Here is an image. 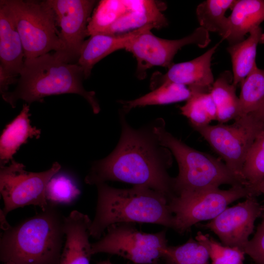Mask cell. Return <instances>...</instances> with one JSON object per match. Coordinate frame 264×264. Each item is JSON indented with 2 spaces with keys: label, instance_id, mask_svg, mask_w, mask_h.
Instances as JSON below:
<instances>
[{
  "label": "cell",
  "instance_id": "836d02e7",
  "mask_svg": "<svg viewBox=\"0 0 264 264\" xmlns=\"http://www.w3.org/2000/svg\"><path fill=\"white\" fill-rule=\"evenodd\" d=\"M97 264H113L110 260H104L97 263Z\"/></svg>",
  "mask_w": 264,
  "mask_h": 264
},
{
  "label": "cell",
  "instance_id": "7c38bea8",
  "mask_svg": "<svg viewBox=\"0 0 264 264\" xmlns=\"http://www.w3.org/2000/svg\"><path fill=\"white\" fill-rule=\"evenodd\" d=\"M53 10L56 24L60 27L59 37L64 49L57 53L68 63L78 61L87 37L90 16L96 3L93 0H47Z\"/></svg>",
  "mask_w": 264,
  "mask_h": 264
},
{
  "label": "cell",
  "instance_id": "4dcf8cb0",
  "mask_svg": "<svg viewBox=\"0 0 264 264\" xmlns=\"http://www.w3.org/2000/svg\"><path fill=\"white\" fill-rule=\"evenodd\" d=\"M243 251L256 264H264V220L258 226L255 235L249 240Z\"/></svg>",
  "mask_w": 264,
  "mask_h": 264
},
{
  "label": "cell",
  "instance_id": "ba28073f",
  "mask_svg": "<svg viewBox=\"0 0 264 264\" xmlns=\"http://www.w3.org/2000/svg\"><path fill=\"white\" fill-rule=\"evenodd\" d=\"M254 196L247 186H232L228 190L210 188L180 193L169 202L174 217V230L183 233L200 221L211 220L231 203Z\"/></svg>",
  "mask_w": 264,
  "mask_h": 264
},
{
  "label": "cell",
  "instance_id": "e0dca14e",
  "mask_svg": "<svg viewBox=\"0 0 264 264\" xmlns=\"http://www.w3.org/2000/svg\"><path fill=\"white\" fill-rule=\"evenodd\" d=\"M231 15L227 17L226 32L223 40L230 45L244 40V36L260 26L264 21V0H236Z\"/></svg>",
  "mask_w": 264,
  "mask_h": 264
},
{
  "label": "cell",
  "instance_id": "6da1fadb",
  "mask_svg": "<svg viewBox=\"0 0 264 264\" xmlns=\"http://www.w3.org/2000/svg\"><path fill=\"white\" fill-rule=\"evenodd\" d=\"M120 114L121 132L113 151L94 162L85 178L86 183L95 185L109 181L148 187L163 194L169 202L176 196L174 177L168 170L173 154L160 144L154 132L155 120L135 129Z\"/></svg>",
  "mask_w": 264,
  "mask_h": 264
},
{
  "label": "cell",
  "instance_id": "7402d4cb",
  "mask_svg": "<svg viewBox=\"0 0 264 264\" xmlns=\"http://www.w3.org/2000/svg\"><path fill=\"white\" fill-rule=\"evenodd\" d=\"M191 95V91L186 86L172 82H166L159 85L152 91L136 99L123 101V112L126 114L132 109L151 105H161L187 101Z\"/></svg>",
  "mask_w": 264,
  "mask_h": 264
},
{
  "label": "cell",
  "instance_id": "277c9868",
  "mask_svg": "<svg viewBox=\"0 0 264 264\" xmlns=\"http://www.w3.org/2000/svg\"><path fill=\"white\" fill-rule=\"evenodd\" d=\"M82 67L69 63L57 53L24 59L23 66L15 89L1 94L2 99L12 108L19 100L28 104L42 102L45 97L66 93L77 94L85 98L94 113L100 111L95 93L87 91L83 85Z\"/></svg>",
  "mask_w": 264,
  "mask_h": 264
},
{
  "label": "cell",
  "instance_id": "83f0119b",
  "mask_svg": "<svg viewBox=\"0 0 264 264\" xmlns=\"http://www.w3.org/2000/svg\"><path fill=\"white\" fill-rule=\"evenodd\" d=\"M124 0H101L95 8L87 26V36L103 34L119 17Z\"/></svg>",
  "mask_w": 264,
  "mask_h": 264
},
{
  "label": "cell",
  "instance_id": "603a6c76",
  "mask_svg": "<svg viewBox=\"0 0 264 264\" xmlns=\"http://www.w3.org/2000/svg\"><path fill=\"white\" fill-rule=\"evenodd\" d=\"M190 91V97L180 109L192 127L194 129L204 127L216 120L217 109L210 92Z\"/></svg>",
  "mask_w": 264,
  "mask_h": 264
},
{
  "label": "cell",
  "instance_id": "f546056e",
  "mask_svg": "<svg viewBox=\"0 0 264 264\" xmlns=\"http://www.w3.org/2000/svg\"><path fill=\"white\" fill-rule=\"evenodd\" d=\"M80 194V189L70 176L58 173L48 183L46 198L49 203L66 204L73 202Z\"/></svg>",
  "mask_w": 264,
  "mask_h": 264
},
{
  "label": "cell",
  "instance_id": "f1b7e54d",
  "mask_svg": "<svg viewBox=\"0 0 264 264\" xmlns=\"http://www.w3.org/2000/svg\"><path fill=\"white\" fill-rule=\"evenodd\" d=\"M196 240L206 248L212 264H243L245 254L242 249L224 245L201 232L198 233Z\"/></svg>",
  "mask_w": 264,
  "mask_h": 264
},
{
  "label": "cell",
  "instance_id": "44dd1931",
  "mask_svg": "<svg viewBox=\"0 0 264 264\" xmlns=\"http://www.w3.org/2000/svg\"><path fill=\"white\" fill-rule=\"evenodd\" d=\"M233 73H221L214 81L210 94L217 109V119L220 123L240 118L239 98L237 87L233 84Z\"/></svg>",
  "mask_w": 264,
  "mask_h": 264
},
{
  "label": "cell",
  "instance_id": "52a82bcc",
  "mask_svg": "<svg viewBox=\"0 0 264 264\" xmlns=\"http://www.w3.org/2000/svg\"><path fill=\"white\" fill-rule=\"evenodd\" d=\"M106 233L91 244L92 255H117L134 264H160L168 247L165 229L154 233L139 230L135 224L111 225Z\"/></svg>",
  "mask_w": 264,
  "mask_h": 264
},
{
  "label": "cell",
  "instance_id": "d6986e66",
  "mask_svg": "<svg viewBox=\"0 0 264 264\" xmlns=\"http://www.w3.org/2000/svg\"><path fill=\"white\" fill-rule=\"evenodd\" d=\"M29 105H23L20 113L2 131L0 138V166L11 162L20 147L29 138H38L41 130L30 124Z\"/></svg>",
  "mask_w": 264,
  "mask_h": 264
},
{
  "label": "cell",
  "instance_id": "ac0fdd59",
  "mask_svg": "<svg viewBox=\"0 0 264 264\" xmlns=\"http://www.w3.org/2000/svg\"><path fill=\"white\" fill-rule=\"evenodd\" d=\"M137 29L117 35L97 34L85 41L81 48L77 64L84 71L85 79H88L94 66L109 54L124 49Z\"/></svg>",
  "mask_w": 264,
  "mask_h": 264
},
{
  "label": "cell",
  "instance_id": "484cf974",
  "mask_svg": "<svg viewBox=\"0 0 264 264\" xmlns=\"http://www.w3.org/2000/svg\"><path fill=\"white\" fill-rule=\"evenodd\" d=\"M168 264H209L206 248L191 238L178 246H168L163 259Z\"/></svg>",
  "mask_w": 264,
  "mask_h": 264
},
{
  "label": "cell",
  "instance_id": "d6a6232c",
  "mask_svg": "<svg viewBox=\"0 0 264 264\" xmlns=\"http://www.w3.org/2000/svg\"><path fill=\"white\" fill-rule=\"evenodd\" d=\"M254 196L263 194L264 196V179L256 185L251 187ZM263 220H264V206L263 207Z\"/></svg>",
  "mask_w": 264,
  "mask_h": 264
},
{
  "label": "cell",
  "instance_id": "8992f818",
  "mask_svg": "<svg viewBox=\"0 0 264 264\" xmlns=\"http://www.w3.org/2000/svg\"><path fill=\"white\" fill-rule=\"evenodd\" d=\"M3 1L20 36L24 59L63 51L55 15L47 0Z\"/></svg>",
  "mask_w": 264,
  "mask_h": 264
},
{
  "label": "cell",
  "instance_id": "4316f807",
  "mask_svg": "<svg viewBox=\"0 0 264 264\" xmlns=\"http://www.w3.org/2000/svg\"><path fill=\"white\" fill-rule=\"evenodd\" d=\"M242 174L250 188L264 179V129L257 136L248 153Z\"/></svg>",
  "mask_w": 264,
  "mask_h": 264
},
{
  "label": "cell",
  "instance_id": "ffe728a7",
  "mask_svg": "<svg viewBox=\"0 0 264 264\" xmlns=\"http://www.w3.org/2000/svg\"><path fill=\"white\" fill-rule=\"evenodd\" d=\"M249 37L227 48L232 64L233 84L236 87L242 83L256 65L257 47L264 43V33L260 26L253 29Z\"/></svg>",
  "mask_w": 264,
  "mask_h": 264
},
{
  "label": "cell",
  "instance_id": "8fae6325",
  "mask_svg": "<svg viewBox=\"0 0 264 264\" xmlns=\"http://www.w3.org/2000/svg\"><path fill=\"white\" fill-rule=\"evenodd\" d=\"M153 28L151 25L139 28L125 48L136 59L139 73L154 66L169 68L173 64L175 55L182 47L195 44L204 48L211 41L209 32L200 26L189 35L178 40L158 37L152 33Z\"/></svg>",
  "mask_w": 264,
  "mask_h": 264
},
{
  "label": "cell",
  "instance_id": "9a60e30c",
  "mask_svg": "<svg viewBox=\"0 0 264 264\" xmlns=\"http://www.w3.org/2000/svg\"><path fill=\"white\" fill-rule=\"evenodd\" d=\"M220 42L202 55L187 62L173 64L167 72L154 79L153 86L169 82L188 86L191 91L210 92L214 79L211 70V60Z\"/></svg>",
  "mask_w": 264,
  "mask_h": 264
},
{
  "label": "cell",
  "instance_id": "5bb4252c",
  "mask_svg": "<svg viewBox=\"0 0 264 264\" xmlns=\"http://www.w3.org/2000/svg\"><path fill=\"white\" fill-rule=\"evenodd\" d=\"M24 53L20 36L8 8L0 1V91H8L17 82L22 70Z\"/></svg>",
  "mask_w": 264,
  "mask_h": 264
},
{
  "label": "cell",
  "instance_id": "5b68a950",
  "mask_svg": "<svg viewBox=\"0 0 264 264\" xmlns=\"http://www.w3.org/2000/svg\"><path fill=\"white\" fill-rule=\"evenodd\" d=\"M154 129L160 144L171 152L177 162L178 174L174 177L176 196L183 192L218 188L223 184L246 186L225 163L193 149L168 132L162 118L155 120Z\"/></svg>",
  "mask_w": 264,
  "mask_h": 264
},
{
  "label": "cell",
  "instance_id": "2e32d148",
  "mask_svg": "<svg viewBox=\"0 0 264 264\" xmlns=\"http://www.w3.org/2000/svg\"><path fill=\"white\" fill-rule=\"evenodd\" d=\"M91 221L87 215L77 210L65 217L66 241L59 264H90L92 256L89 241Z\"/></svg>",
  "mask_w": 264,
  "mask_h": 264
},
{
  "label": "cell",
  "instance_id": "3957f363",
  "mask_svg": "<svg viewBox=\"0 0 264 264\" xmlns=\"http://www.w3.org/2000/svg\"><path fill=\"white\" fill-rule=\"evenodd\" d=\"M95 214L89 228L97 240L111 225L121 223H152L174 229V217L168 198L162 193L142 185L128 189L98 184Z\"/></svg>",
  "mask_w": 264,
  "mask_h": 264
},
{
  "label": "cell",
  "instance_id": "7a4b0ae2",
  "mask_svg": "<svg viewBox=\"0 0 264 264\" xmlns=\"http://www.w3.org/2000/svg\"><path fill=\"white\" fill-rule=\"evenodd\" d=\"M65 216L55 205L12 226L0 220V260L3 264H59Z\"/></svg>",
  "mask_w": 264,
  "mask_h": 264
},
{
  "label": "cell",
  "instance_id": "d4e9b609",
  "mask_svg": "<svg viewBox=\"0 0 264 264\" xmlns=\"http://www.w3.org/2000/svg\"><path fill=\"white\" fill-rule=\"evenodd\" d=\"M241 86L240 117L253 111L264 100V69L255 65Z\"/></svg>",
  "mask_w": 264,
  "mask_h": 264
},
{
  "label": "cell",
  "instance_id": "cb8c5ba5",
  "mask_svg": "<svg viewBox=\"0 0 264 264\" xmlns=\"http://www.w3.org/2000/svg\"><path fill=\"white\" fill-rule=\"evenodd\" d=\"M235 0H206L197 7L196 14L200 26L207 31L218 33L223 38L225 34L227 17L225 14L232 9Z\"/></svg>",
  "mask_w": 264,
  "mask_h": 264
},
{
  "label": "cell",
  "instance_id": "4fadbf2b",
  "mask_svg": "<svg viewBox=\"0 0 264 264\" xmlns=\"http://www.w3.org/2000/svg\"><path fill=\"white\" fill-rule=\"evenodd\" d=\"M246 198L242 202L227 207L216 218L199 226L213 231L223 245L243 251L253 232L255 220L263 212V207L255 196Z\"/></svg>",
  "mask_w": 264,
  "mask_h": 264
},
{
  "label": "cell",
  "instance_id": "30bf717a",
  "mask_svg": "<svg viewBox=\"0 0 264 264\" xmlns=\"http://www.w3.org/2000/svg\"><path fill=\"white\" fill-rule=\"evenodd\" d=\"M61 168V165L55 162L46 171L30 172L14 160L8 165L0 166V192L4 203L0 214L6 217L12 210L30 205L45 210L49 205L47 186Z\"/></svg>",
  "mask_w": 264,
  "mask_h": 264
},
{
  "label": "cell",
  "instance_id": "1f68e13d",
  "mask_svg": "<svg viewBox=\"0 0 264 264\" xmlns=\"http://www.w3.org/2000/svg\"><path fill=\"white\" fill-rule=\"evenodd\" d=\"M249 114H251L264 124V100L253 111Z\"/></svg>",
  "mask_w": 264,
  "mask_h": 264
},
{
  "label": "cell",
  "instance_id": "9c48e42d",
  "mask_svg": "<svg viewBox=\"0 0 264 264\" xmlns=\"http://www.w3.org/2000/svg\"><path fill=\"white\" fill-rule=\"evenodd\" d=\"M264 124L251 114L234 120L195 129L221 157L229 169L246 186L242 171L248 153Z\"/></svg>",
  "mask_w": 264,
  "mask_h": 264
}]
</instances>
